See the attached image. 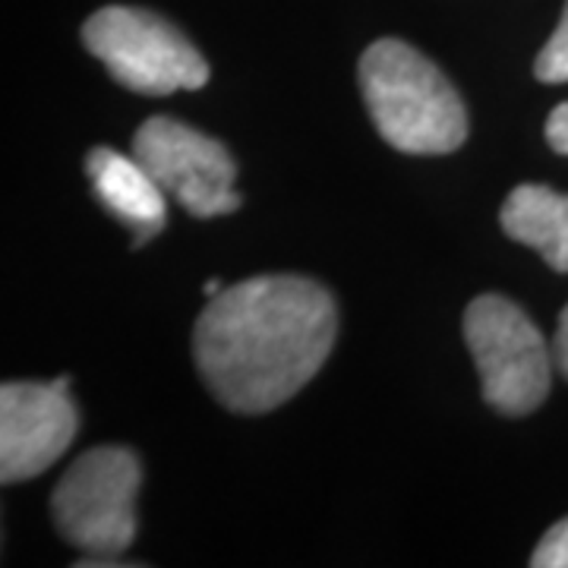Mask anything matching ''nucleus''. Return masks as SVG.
<instances>
[{"label":"nucleus","instance_id":"nucleus-9","mask_svg":"<svg viewBox=\"0 0 568 568\" xmlns=\"http://www.w3.org/2000/svg\"><path fill=\"white\" fill-rule=\"evenodd\" d=\"M499 224L511 241L537 250L552 272H568V196L544 183H521L503 203Z\"/></svg>","mask_w":568,"mask_h":568},{"label":"nucleus","instance_id":"nucleus-4","mask_svg":"<svg viewBox=\"0 0 568 568\" xmlns=\"http://www.w3.org/2000/svg\"><path fill=\"white\" fill-rule=\"evenodd\" d=\"M82 41L114 80L140 95L193 92L209 82L203 54L152 10L102 7L82 26Z\"/></svg>","mask_w":568,"mask_h":568},{"label":"nucleus","instance_id":"nucleus-1","mask_svg":"<svg viewBox=\"0 0 568 568\" xmlns=\"http://www.w3.org/2000/svg\"><path fill=\"white\" fill-rule=\"evenodd\" d=\"M338 310L304 275H253L224 287L193 328V357L209 392L234 414H265L323 369Z\"/></svg>","mask_w":568,"mask_h":568},{"label":"nucleus","instance_id":"nucleus-12","mask_svg":"<svg viewBox=\"0 0 568 568\" xmlns=\"http://www.w3.org/2000/svg\"><path fill=\"white\" fill-rule=\"evenodd\" d=\"M547 142L552 152L568 155V102L556 104L547 118Z\"/></svg>","mask_w":568,"mask_h":568},{"label":"nucleus","instance_id":"nucleus-6","mask_svg":"<svg viewBox=\"0 0 568 568\" xmlns=\"http://www.w3.org/2000/svg\"><path fill=\"white\" fill-rule=\"evenodd\" d=\"M133 159L164 193L196 219L241 209L234 190L237 164L222 142L174 118H149L133 136Z\"/></svg>","mask_w":568,"mask_h":568},{"label":"nucleus","instance_id":"nucleus-11","mask_svg":"<svg viewBox=\"0 0 568 568\" xmlns=\"http://www.w3.org/2000/svg\"><path fill=\"white\" fill-rule=\"evenodd\" d=\"M534 568H568V518L544 534V540L537 544L530 556Z\"/></svg>","mask_w":568,"mask_h":568},{"label":"nucleus","instance_id":"nucleus-7","mask_svg":"<svg viewBox=\"0 0 568 568\" xmlns=\"http://www.w3.org/2000/svg\"><path fill=\"white\" fill-rule=\"evenodd\" d=\"M70 379L3 383L0 386V480L22 484L61 458L80 429Z\"/></svg>","mask_w":568,"mask_h":568},{"label":"nucleus","instance_id":"nucleus-8","mask_svg":"<svg viewBox=\"0 0 568 568\" xmlns=\"http://www.w3.org/2000/svg\"><path fill=\"white\" fill-rule=\"evenodd\" d=\"M85 171L99 203L133 231V246L140 250L155 234H162L168 222L164 190L152 181V174L133 155H121L114 149H92L85 159Z\"/></svg>","mask_w":568,"mask_h":568},{"label":"nucleus","instance_id":"nucleus-2","mask_svg":"<svg viewBox=\"0 0 568 568\" xmlns=\"http://www.w3.org/2000/svg\"><path fill=\"white\" fill-rule=\"evenodd\" d=\"M361 89L383 140L405 155H448L467 140L458 89L407 41H373L361 58Z\"/></svg>","mask_w":568,"mask_h":568},{"label":"nucleus","instance_id":"nucleus-13","mask_svg":"<svg viewBox=\"0 0 568 568\" xmlns=\"http://www.w3.org/2000/svg\"><path fill=\"white\" fill-rule=\"evenodd\" d=\"M552 361H556V369L568 379V306L559 316V325H556V338H552Z\"/></svg>","mask_w":568,"mask_h":568},{"label":"nucleus","instance_id":"nucleus-14","mask_svg":"<svg viewBox=\"0 0 568 568\" xmlns=\"http://www.w3.org/2000/svg\"><path fill=\"white\" fill-rule=\"evenodd\" d=\"M203 291H205V297H215V294H222L224 287H222V282H219V278H212V282L203 284Z\"/></svg>","mask_w":568,"mask_h":568},{"label":"nucleus","instance_id":"nucleus-5","mask_svg":"<svg viewBox=\"0 0 568 568\" xmlns=\"http://www.w3.org/2000/svg\"><path fill=\"white\" fill-rule=\"evenodd\" d=\"M465 342L489 407L525 417L547 402L556 361L521 306L499 294L477 297L465 310Z\"/></svg>","mask_w":568,"mask_h":568},{"label":"nucleus","instance_id":"nucleus-10","mask_svg":"<svg viewBox=\"0 0 568 568\" xmlns=\"http://www.w3.org/2000/svg\"><path fill=\"white\" fill-rule=\"evenodd\" d=\"M534 73L540 82H568V0L556 32L549 36L544 51L537 54Z\"/></svg>","mask_w":568,"mask_h":568},{"label":"nucleus","instance_id":"nucleus-3","mask_svg":"<svg viewBox=\"0 0 568 568\" xmlns=\"http://www.w3.org/2000/svg\"><path fill=\"white\" fill-rule=\"evenodd\" d=\"M140 458L121 446H99L80 455L54 487L51 511L61 537L85 552L77 566H118L136 540Z\"/></svg>","mask_w":568,"mask_h":568}]
</instances>
